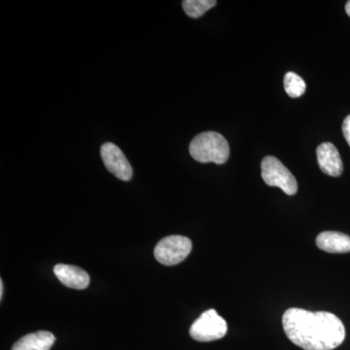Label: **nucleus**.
Here are the masks:
<instances>
[{"label":"nucleus","instance_id":"nucleus-1","mask_svg":"<svg viewBox=\"0 0 350 350\" xmlns=\"http://www.w3.org/2000/svg\"><path fill=\"white\" fill-rule=\"evenodd\" d=\"M282 325L287 338L305 350H333L345 338L344 324L330 312L289 308L283 314Z\"/></svg>","mask_w":350,"mask_h":350},{"label":"nucleus","instance_id":"nucleus-2","mask_svg":"<svg viewBox=\"0 0 350 350\" xmlns=\"http://www.w3.org/2000/svg\"><path fill=\"white\" fill-rule=\"evenodd\" d=\"M190 155L200 163H214L223 165L230 156L227 139L216 131L200 133L189 147Z\"/></svg>","mask_w":350,"mask_h":350},{"label":"nucleus","instance_id":"nucleus-3","mask_svg":"<svg viewBox=\"0 0 350 350\" xmlns=\"http://www.w3.org/2000/svg\"><path fill=\"white\" fill-rule=\"evenodd\" d=\"M261 170L262 179L267 185L280 188L288 196L296 194L298 191L296 178L275 157H265Z\"/></svg>","mask_w":350,"mask_h":350},{"label":"nucleus","instance_id":"nucleus-4","mask_svg":"<svg viewBox=\"0 0 350 350\" xmlns=\"http://www.w3.org/2000/svg\"><path fill=\"white\" fill-rule=\"evenodd\" d=\"M227 331V322L213 308L202 313L192 324L190 336L198 342H213L224 338Z\"/></svg>","mask_w":350,"mask_h":350},{"label":"nucleus","instance_id":"nucleus-5","mask_svg":"<svg viewBox=\"0 0 350 350\" xmlns=\"http://www.w3.org/2000/svg\"><path fill=\"white\" fill-rule=\"evenodd\" d=\"M192 251V241L182 236H170L157 244L154 255L165 266H174L183 262Z\"/></svg>","mask_w":350,"mask_h":350},{"label":"nucleus","instance_id":"nucleus-6","mask_svg":"<svg viewBox=\"0 0 350 350\" xmlns=\"http://www.w3.org/2000/svg\"><path fill=\"white\" fill-rule=\"evenodd\" d=\"M101 159L105 167L117 178L130 181L133 177V167L128 159L117 145L107 142L101 146Z\"/></svg>","mask_w":350,"mask_h":350},{"label":"nucleus","instance_id":"nucleus-7","mask_svg":"<svg viewBox=\"0 0 350 350\" xmlns=\"http://www.w3.org/2000/svg\"><path fill=\"white\" fill-rule=\"evenodd\" d=\"M317 162L321 172L329 176L338 177L344 172V163L337 147L330 142H324L317 147Z\"/></svg>","mask_w":350,"mask_h":350},{"label":"nucleus","instance_id":"nucleus-8","mask_svg":"<svg viewBox=\"0 0 350 350\" xmlns=\"http://www.w3.org/2000/svg\"><path fill=\"white\" fill-rule=\"evenodd\" d=\"M54 273L64 286L76 290L86 289L91 280L87 271L71 265H57L54 268Z\"/></svg>","mask_w":350,"mask_h":350},{"label":"nucleus","instance_id":"nucleus-9","mask_svg":"<svg viewBox=\"0 0 350 350\" xmlns=\"http://www.w3.org/2000/svg\"><path fill=\"white\" fill-rule=\"evenodd\" d=\"M319 250L328 253L350 252V238L347 234L338 232H323L317 238Z\"/></svg>","mask_w":350,"mask_h":350},{"label":"nucleus","instance_id":"nucleus-10","mask_svg":"<svg viewBox=\"0 0 350 350\" xmlns=\"http://www.w3.org/2000/svg\"><path fill=\"white\" fill-rule=\"evenodd\" d=\"M56 338L51 332L38 331L21 338L12 350H50Z\"/></svg>","mask_w":350,"mask_h":350},{"label":"nucleus","instance_id":"nucleus-11","mask_svg":"<svg viewBox=\"0 0 350 350\" xmlns=\"http://www.w3.org/2000/svg\"><path fill=\"white\" fill-rule=\"evenodd\" d=\"M217 4L215 0H184L182 7L189 17L198 19Z\"/></svg>","mask_w":350,"mask_h":350},{"label":"nucleus","instance_id":"nucleus-12","mask_svg":"<svg viewBox=\"0 0 350 350\" xmlns=\"http://www.w3.org/2000/svg\"><path fill=\"white\" fill-rule=\"evenodd\" d=\"M284 89L290 98H300L305 94L306 85L303 78L295 72H287L284 76Z\"/></svg>","mask_w":350,"mask_h":350},{"label":"nucleus","instance_id":"nucleus-13","mask_svg":"<svg viewBox=\"0 0 350 350\" xmlns=\"http://www.w3.org/2000/svg\"><path fill=\"white\" fill-rule=\"evenodd\" d=\"M342 133L350 146V115L345 119L344 123H342Z\"/></svg>","mask_w":350,"mask_h":350},{"label":"nucleus","instance_id":"nucleus-14","mask_svg":"<svg viewBox=\"0 0 350 350\" xmlns=\"http://www.w3.org/2000/svg\"><path fill=\"white\" fill-rule=\"evenodd\" d=\"M3 282H2V280H0V298H3Z\"/></svg>","mask_w":350,"mask_h":350},{"label":"nucleus","instance_id":"nucleus-15","mask_svg":"<svg viewBox=\"0 0 350 350\" xmlns=\"http://www.w3.org/2000/svg\"><path fill=\"white\" fill-rule=\"evenodd\" d=\"M345 12L350 17V1L347 2V5H345Z\"/></svg>","mask_w":350,"mask_h":350}]
</instances>
